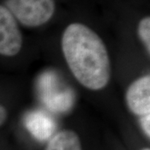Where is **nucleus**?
Segmentation results:
<instances>
[{
	"label": "nucleus",
	"mask_w": 150,
	"mask_h": 150,
	"mask_svg": "<svg viewBox=\"0 0 150 150\" xmlns=\"http://www.w3.org/2000/svg\"><path fill=\"white\" fill-rule=\"evenodd\" d=\"M65 61L77 81L92 91L108 84L111 64L105 44L96 33L80 23L66 27L61 38Z\"/></svg>",
	"instance_id": "1"
},
{
	"label": "nucleus",
	"mask_w": 150,
	"mask_h": 150,
	"mask_svg": "<svg viewBox=\"0 0 150 150\" xmlns=\"http://www.w3.org/2000/svg\"><path fill=\"white\" fill-rule=\"evenodd\" d=\"M5 7L17 22L28 28L45 24L55 12L54 0H6Z\"/></svg>",
	"instance_id": "2"
},
{
	"label": "nucleus",
	"mask_w": 150,
	"mask_h": 150,
	"mask_svg": "<svg viewBox=\"0 0 150 150\" xmlns=\"http://www.w3.org/2000/svg\"><path fill=\"white\" fill-rule=\"evenodd\" d=\"M22 45L18 22L5 6L0 5V55L13 57L20 52Z\"/></svg>",
	"instance_id": "3"
},
{
	"label": "nucleus",
	"mask_w": 150,
	"mask_h": 150,
	"mask_svg": "<svg viewBox=\"0 0 150 150\" xmlns=\"http://www.w3.org/2000/svg\"><path fill=\"white\" fill-rule=\"evenodd\" d=\"M128 108L136 116L150 114V75L141 76L133 81L125 93Z\"/></svg>",
	"instance_id": "4"
},
{
	"label": "nucleus",
	"mask_w": 150,
	"mask_h": 150,
	"mask_svg": "<svg viewBox=\"0 0 150 150\" xmlns=\"http://www.w3.org/2000/svg\"><path fill=\"white\" fill-rule=\"evenodd\" d=\"M25 125L33 136L38 140L49 139L55 130L54 122L42 112H32L25 118Z\"/></svg>",
	"instance_id": "5"
},
{
	"label": "nucleus",
	"mask_w": 150,
	"mask_h": 150,
	"mask_svg": "<svg viewBox=\"0 0 150 150\" xmlns=\"http://www.w3.org/2000/svg\"><path fill=\"white\" fill-rule=\"evenodd\" d=\"M44 150H83L78 134L64 129L51 137Z\"/></svg>",
	"instance_id": "6"
},
{
	"label": "nucleus",
	"mask_w": 150,
	"mask_h": 150,
	"mask_svg": "<svg viewBox=\"0 0 150 150\" xmlns=\"http://www.w3.org/2000/svg\"><path fill=\"white\" fill-rule=\"evenodd\" d=\"M138 35L140 40L143 42L144 45L150 54V18L149 16L144 17L139 23L138 26Z\"/></svg>",
	"instance_id": "7"
},
{
	"label": "nucleus",
	"mask_w": 150,
	"mask_h": 150,
	"mask_svg": "<svg viewBox=\"0 0 150 150\" xmlns=\"http://www.w3.org/2000/svg\"><path fill=\"white\" fill-rule=\"evenodd\" d=\"M139 124L141 129L144 134L149 138L150 137V114L144 115L139 117Z\"/></svg>",
	"instance_id": "8"
},
{
	"label": "nucleus",
	"mask_w": 150,
	"mask_h": 150,
	"mask_svg": "<svg viewBox=\"0 0 150 150\" xmlns=\"http://www.w3.org/2000/svg\"><path fill=\"white\" fill-rule=\"evenodd\" d=\"M8 118V112L3 105L0 104V127L5 123Z\"/></svg>",
	"instance_id": "9"
},
{
	"label": "nucleus",
	"mask_w": 150,
	"mask_h": 150,
	"mask_svg": "<svg viewBox=\"0 0 150 150\" xmlns=\"http://www.w3.org/2000/svg\"><path fill=\"white\" fill-rule=\"evenodd\" d=\"M142 150H150L149 149H142Z\"/></svg>",
	"instance_id": "10"
}]
</instances>
